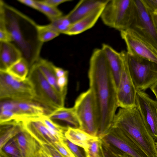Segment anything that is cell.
I'll return each instance as SVG.
<instances>
[{
	"label": "cell",
	"mask_w": 157,
	"mask_h": 157,
	"mask_svg": "<svg viewBox=\"0 0 157 157\" xmlns=\"http://www.w3.org/2000/svg\"><path fill=\"white\" fill-rule=\"evenodd\" d=\"M88 75L95 101L98 132L102 135L111 128L118 106L117 88L101 48L95 49L92 52Z\"/></svg>",
	"instance_id": "1"
},
{
	"label": "cell",
	"mask_w": 157,
	"mask_h": 157,
	"mask_svg": "<svg viewBox=\"0 0 157 157\" xmlns=\"http://www.w3.org/2000/svg\"><path fill=\"white\" fill-rule=\"evenodd\" d=\"M118 128L131 137L148 157H157L155 141L146 127L136 106L120 108L111 128Z\"/></svg>",
	"instance_id": "2"
},
{
	"label": "cell",
	"mask_w": 157,
	"mask_h": 157,
	"mask_svg": "<svg viewBox=\"0 0 157 157\" xmlns=\"http://www.w3.org/2000/svg\"><path fill=\"white\" fill-rule=\"evenodd\" d=\"M136 11L134 0H108L100 17L105 25L121 32L130 28Z\"/></svg>",
	"instance_id": "3"
},
{
	"label": "cell",
	"mask_w": 157,
	"mask_h": 157,
	"mask_svg": "<svg viewBox=\"0 0 157 157\" xmlns=\"http://www.w3.org/2000/svg\"><path fill=\"white\" fill-rule=\"evenodd\" d=\"M27 78L33 87V101L42 105L48 115L64 107L66 97L57 92L49 83L35 62L30 66Z\"/></svg>",
	"instance_id": "4"
},
{
	"label": "cell",
	"mask_w": 157,
	"mask_h": 157,
	"mask_svg": "<svg viewBox=\"0 0 157 157\" xmlns=\"http://www.w3.org/2000/svg\"><path fill=\"white\" fill-rule=\"evenodd\" d=\"M127 54L128 70L137 90L150 88L157 82V63Z\"/></svg>",
	"instance_id": "5"
},
{
	"label": "cell",
	"mask_w": 157,
	"mask_h": 157,
	"mask_svg": "<svg viewBox=\"0 0 157 157\" xmlns=\"http://www.w3.org/2000/svg\"><path fill=\"white\" fill-rule=\"evenodd\" d=\"M33 85L27 78L18 79L6 71H0V99L16 101L33 100Z\"/></svg>",
	"instance_id": "6"
},
{
	"label": "cell",
	"mask_w": 157,
	"mask_h": 157,
	"mask_svg": "<svg viewBox=\"0 0 157 157\" xmlns=\"http://www.w3.org/2000/svg\"><path fill=\"white\" fill-rule=\"evenodd\" d=\"M73 107L80 121L81 129L92 135L97 136L98 128L95 105L90 89L78 96Z\"/></svg>",
	"instance_id": "7"
},
{
	"label": "cell",
	"mask_w": 157,
	"mask_h": 157,
	"mask_svg": "<svg viewBox=\"0 0 157 157\" xmlns=\"http://www.w3.org/2000/svg\"><path fill=\"white\" fill-rule=\"evenodd\" d=\"M129 55L157 63V49L133 29H129L120 32Z\"/></svg>",
	"instance_id": "8"
},
{
	"label": "cell",
	"mask_w": 157,
	"mask_h": 157,
	"mask_svg": "<svg viewBox=\"0 0 157 157\" xmlns=\"http://www.w3.org/2000/svg\"><path fill=\"white\" fill-rule=\"evenodd\" d=\"M122 70L120 83L117 91V104L121 108L128 109L136 106L137 90L130 75L127 62V52H120Z\"/></svg>",
	"instance_id": "9"
},
{
	"label": "cell",
	"mask_w": 157,
	"mask_h": 157,
	"mask_svg": "<svg viewBox=\"0 0 157 157\" xmlns=\"http://www.w3.org/2000/svg\"><path fill=\"white\" fill-rule=\"evenodd\" d=\"M136 14L130 29L137 32L157 49V31L152 14L142 0H134Z\"/></svg>",
	"instance_id": "10"
},
{
	"label": "cell",
	"mask_w": 157,
	"mask_h": 157,
	"mask_svg": "<svg viewBox=\"0 0 157 157\" xmlns=\"http://www.w3.org/2000/svg\"><path fill=\"white\" fill-rule=\"evenodd\" d=\"M136 106L153 138L157 141V102L144 91L137 90Z\"/></svg>",
	"instance_id": "11"
},
{
	"label": "cell",
	"mask_w": 157,
	"mask_h": 157,
	"mask_svg": "<svg viewBox=\"0 0 157 157\" xmlns=\"http://www.w3.org/2000/svg\"><path fill=\"white\" fill-rule=\"evenodd\" d=\"M118 137L109 131L103 135L108 142L117 147L128 157H148L141 148L129 136L118 128H114Z\"/></svg>",
	"instance_id": "12"
},
{
	"label": "cell",
	"mask_w": 157,
	"mask_h": 157,
	"mask_svg": "<svg viewBox=\"0 0 157 157\" xmlns=\"http://www.w3.org/2000/svg\"><path fill=\"white\" fill-rule=\"evenodd\" d=\"M39 117L23 120L22 122L25 128L41 145L52 144L60 141Z\"/></svg>",
	"instance_id": "13"
},
{
	"label": "cell",
	"mask_w": 157,
	"mask_h": 157,
	"mask_svg": "<svg viewBox=\"0 0 157 157\" xmlns=\"http://www.w3.org/2000/svg\"><path fill=\"white\" fill-rule=\"evenodd\" d=\"M14 137L23 157H40L41 144L24 128Z\"/></svg>",
	"instance_id": "14"
},
{
	"label": "cell",
	"mask_w": 157,
	"mask_h": 157,
	"mask_svg": "<svg viewBox=\"0 0 157 157\" xmlns=\"http://www.w3.org/2000/svg\"><path fill=\"white\" fill-rule=\"evenodd\" d=\"M108 0L80 1L67 15L72 23L89 14L94 10L105 6Z\"/></svg>",
	"instance_id": "15"
},
{
	"label": "cell",
	"mask_w": 157,
	"mask_h": 157,
	"mask_svg": "<svg viewBox=\"0 0 157 157\" xmlns=\"http://www.w3.org/2000/svg\"><path fill=\"white\" fill-rule=\"evenodd\" d=\"M16 101V115L20 121L25 119L38 118L48 114L47 110L42 105L33 100Z\"/></svg>",
	"instance_id": "16"
},
{
	"label": "cell",
	"mask_w": 157,
	"mask_h": 157,
	"mask_svg": "<svg viewBox=\"0 0 157 157\" xmlns=\"http://www.w3.org/2000/svg\"><path fill=\"white\" fill-rule=\"evenodd\" d=\"M105 55L117 90L120 80L122 62L120 52L108 44H103L101 48Z\"/></svg>",
	"instance_id": "17"
},
{
	"label": "cell",
	"mask_w": 157,
	"mask_h": 157,
	"mask_svg": "<svg viewBox=\"0 0 157 157\" xmlns=\"http://www.w3.org/2000/svg\"><path fill=\"white\" fill-rule=\"evenodd\" d=\"M22 57L21 52L15 45L0 42V71H6Z\"/></svg>",
	"instance_id": "18"
},
{
	"label": "cell",
	"mask_w": 157,
	"mask_h": 157,
	"mask_svg": "<svg viewBox=\"0 0 157 157\" xmlns=\"http://www.w3.org/2000/svg\"><path fill=\"white\" fill-rule=\"evenodd\" d=\"M104 7H101L94 10L87 15L72 23L65 34L69 36L78 35L92 27L99 18L100 17Z\"/></svg>",
	"instance_id": "19"
},
{
	"label": "cell",
	"mask_w": 157,
	"mask_h": 157,
	"mask_svg": "<svg viewBox=\"0 0 157 157\" xmlns=\"http://www.w3.org/2000/svg\"><path fill=\"white\" fill-rule=\"evenodd\" d=\"M53 121H61L66 123L68 126L81 129L80 121L74 107L58 108L47 115Z\"/></svg>",
	"instance_id": "20"
},
{
	"label": "cell",
	"mask_w": 157,
	"mask_h": 157,
	"mask_svg": "<svg viewBox=\"0 0 157 157\" xmlns=\"http://www.w3.org/2000/svg\"><path fill=\"white\" fill-rule=\"evenodd\" d=\"M65 136L70 141L82 148L86 153L88 152L90 142L98 138L81 129L71 127H68Z\"/></svg>",
	"instance_id": "21"
},
{
	"label": "cell",
	"mask_w": 157,
	"mask_h": 157,
	"mask_svg": "<svg viewBox=\"0 0 157 157\" xmlns=\"http://www.w3.org/2000/svg\"><path fill=\"white\" fill-rule=\"evenodd\" d=\"M6 16V23L7 28L11 34L14 41L27 56L29 55V49L27 42L24 38L21 33L17 18L13 16Z\"/></svg>",
	"instance_id": "22"
},
{
	"label": "cell",
	"mask_w": 157,
	"mask_h": 157,
	"mask_svg": "<svg viewBox=\"0 0 157 157\" xmlns=\"http://www.w3.org/2000/svg\"><path fill=\"white\" fill-rule=\"evenodd\" d=\"M43 75L49 83L59 93L66 97V94L62 93L57 85L56 76L51 62L41 58H37L35 62Z\"/></svg>",
	"instance_id": "23"
},
{
	"label": "cell",
	"mask_w": 157,
	"mask_h": 157,
	"mask_svg": "<svg viewBox=\"0 0 157 157\" xmlns=\"http://www.w3.org/2000/svg\"><path fill=\"white\" fill-rule=\"evenodd\" d=\"M0 124V149L24 128L22 122L12 121Z\"/></svg>",
	"instance_id": "24"
},
{
	"label": "cell",
	"mask_w": 157,
	"mask_h": 157,
	"mask_svg": "<svg viewBox=\"0 0 157 157\" xmlns=\"http://www.w3.org/2000/svg\"><path fill=\"white\" fill-rule=\"evenodd\" d=\"M29 68L28 62L22 57L9 67L6 71L18 79L24 80L27 77Z\"/></svg>",
	"instance_id": "25"
},
{
	"label": "cell",
	"mask_w": 157,
	"mask_h": 157,
	"mask_svg": "<svg viewBox=\"0 0 157 157\" xmlns=\"http://www.w3.org/2000/svg\"><path fill=\"white\" fill-rule=\"evenodd\" d=\"M29 20L35 26L37 38L40 42H44L48 41L57 37L60 34L51 29L48 24L43 25H36L31 20L29 19Z\"/></svg>",
	"instance_id": "26"
},
{
	"label": "cell",
	"mask_w": 157,
	"mask_h": 157,
	"mask_svg": "<svg viewBox=\"0 0 157 157\" xmlns=\"http://www.w3.org/2000/svg\"><path fill=\"white\" fill-rule=\"evenodd\" d=\"M0 157H23L14 137L10 139L0 149Z\"/></svg>",
	"instance_id": "27"
},
{
	"label": "cell",
	"mask_w": 157,
	"mask_h": 157,
	"mask_svg": "<svg viewBox=\"0 0 157 157\" xmlns=\"http://www.w3.org/2000/svg\"><path fill=\"white\" fill-rule=\"evenodd\" d=\"M39 118L60 141H63L66 138L65 133L68 127L61 126L56 123L46 115H43Z\"/></svg>",
	"instance_id": "28"
},
{
	"label": "cell",
	"mask_w": 157,
	"mask_h": 157,
	"mask_svg": "<svg viewBox=\"0 0 157 157\" xmlns=\"http://www.w3.org/2000/svg\"><path fill=\"white\" fill-rule=\"evenodd\" d=\"M72 24L67 14L51 21V23L48 25L52 29L60 34H65Z\"/></svg>",
	"instance_id": "29"
},
{
	"label": "cell",
	"mask_w": 157,
	"mask_h": 157,
	"mask_svg": "<svg viewBox=\"0 0 157 157\" xmlns=\"http://www.w3.org/2000/svg\"><path fill=\"white\" fill-rule=\"evenodd\" d=\"M36 10L45 15L51 21L63 16V13L57 7L45 4L41 0H36Z\"/></svg>",
	"instance_id": "30"
},
{
	"label": "cell",
	"mask_w": 157,
	"mask_h": 157,
	"mask_svg": "<svg viewBox=\"0 0 157 157\" xmlns=\"http://www.w3.org/2000/svg\"><path fill=\"white\" fill-rule=\"evenodd\" d=\"M101 144L99 138L91 141L89 144L88 151L86 153V155L90 157H100L99 151Z\"/></svg>",
	"instance_id": "31"
},
{
	"label": "cell",
	"mask_w": 157,
	"mask_h": 157,
	"mask_svg": "<svg viewBox=\"0 0 157 157\" xmlns=\"http://www.w3.org/2000/svg\"><path fill=\"white\" fill-rule=\"evenodd\" d=\"M52 145L64 157H76L63 141L56 142Z\"/></svg>",
	"instance_id": "32"
},
{
	"label": "cell",
	"mask_w": 157,
	"mask_h": 157,
	"mask_svg": "<svg viewBox=\"0 0 157 157\" xmlns=\"http://www.w3.org/2000/svg\"><path fill=\"white\" fill-rule=\"evenodd\" d=\"M14 121L20 122L14 113L7 110H0V124Z\"/></svg>",
	"instance_id": "33"
},
{
	"label": "cell",
	"mask_w": 157,
	"mask_h": 157,
	"mask_svg": "<svg viewBox=\"0 0 157 157\" xmlns=\"http://www.w3.org/2000/svg\"><path fill=\"white\" fill-rule=\"evenodd\" d=\"M43 150L51 157H64L52 144H41Z\"/></svg>",
	"instance_id": "34"
},
{
	"label": "cell",
	"mask_w": 157,
	"mask_h": 157,
	"mask_svg": "<svg viewBox=\"0 0 157 157\" xmlns=\"http://www.w3.org/2000/svg\"><path fill=\"white\" fill-rule=\"evenodd\" d=\"M63 141L66 144L76 157H84L82 154L77 145L72 143L65 138Z\"/></svg>",
	"instance_id": "35"
},
{
	"label": "cell",
	"mask_w": 157,
	"mask_h": 157,
	"mask_svg": "<svg viewBox=\"0 0 157 157\" xmlns=\"http://www.w3.org/2000/svg\"><path fill=\"white\" fill-rule=\"evenodd\" d=\"M146 8L152 14L157 13V0H142Z\"/></svg>",
	"instance_id": "36"
},
{
	"label": "cell",
	"mask_w": 157,
	"mask_h": 157,
	"mask_svg": "<svg viewBox=\"0 0 157 157\" xmlns=\"http://www.w3.org/2000/svg\"><path fill=\"white\" fill-rule=\"evenodd\" d=\"M67 82L68 75L57 78V86L61 91L65 94H67Z\"/></svg>",
	"instance_id": "37"
},
{
	"label": "cell",
	"mask_w": 157,
	"mask_h": 157,
	"mask_svg": "<svg viewBox=\"0 0 157 157\" xmlns=\"http://www.w3.org/2000/svg\"><path fill=\"white\" fill-rule=\"evenodd\" d=\"M41 1L45 4L55 7H57L58 6L62 3L72 1L71 0H43Z\"/></svg>",
	"instance_id": "38"
},
{
	"label": "cell",
	"mask_w": 157,
	"mask_h": 157,
	"mask_svg": "<svg viewBox=\"0 0 157 157\" xmlns=\"http://www.w3.org/2000/svg\"><path fill=\"white\" fill-rule=\"evenodd\" d=\"M53 67L55 75L57 78L68 75V72L67 71L56 66L54 64Z\"/></svg>",
	"instance_id": "39"
},
{
	"label": "cell",
	"mask_w": 157,
	"mask_h": 157,
	"mask_svg": "<svg viewBox=\"0 0 157 157\" xmlns=\"http://www.w3.org/2000/svg\"><path fill=\"white\" fill-rule=\"evenodd\" d=\"M20 3L36 10L37 6L35 0H18Z\"/></svg>",
	"instance_id": "40"
},
{
	"label": "cell",
	"mask_w": 157,
	"mask_h": 157,
	"mask_svg": "<svg viewBox=\"0 0 157 157\" xmlns=\"http://www.w3.org/2000/svg\"><path fill=\"white\" fill-rule=\"evenodd\" d=\"M150 88L155 94L156 98V101L157 102V82Z\"/></svg>",
	"instance_id": "41"
},
{
	"label": "cell",
	"mask_w": 157,
	"mask_h": 157,
	"mask_svg": "<svg viewBox=\"0 0 157 157\" xmlns=\"http://www.w3.org/2000/svg\"><path fill=\"white\" fill-rule=\"evenodd\" d=\"M40 157H51L42 148L40 151Z\"/></svg>",
	"instance_id": "42"
},
{
	"label": "cell",
	"mask_w": 157,
	"mask_h": 157,
	"mask_svg": "<svg viewBox=\"0 0 157 157\" xmlns=\"http://www.w3.org/2000/svg\"><path fill=\"white\" fill-rule=\"evenodd\" d=\"M152 15L153 20L157 31V13H153L152 14Z\"/></svg>",
	"instance_id": "43"
},
{
	"label": "cell",
	"mask_w": 157,
	"mask_h": 157,
	"mask_svg": "<svg viewBox=\"0 0 157 157\" xmlns=\"http://www.w3.org/2000/svg\"><path fill=\"white\" fill-rule=\"evenodd\" d=\"M101 144L100 145V150H101V155H102V157H108V156L106 154L103 152V151H102V148Z\"/></svg>",
	"instance_id": "44"
},
{
	"label": "cell",
	"mask_w": 157,
	"mask_h": 157,
	"mask_svg": "<svg viewBox=\"0 0 157 157\" xmlns=\"http://www.w3.org/2000/svg\"><path fill=\"white\" fill-rule=\"evenodd\" d=\"M155 144L157 152V142H155Z\"/></svg>",
	"instance_id": "45"
},
{
	"label": "cell",
	"mask_w": 157,
	"mask_h": 157,
	"mask_svg": "<svg viewBox=\"0 0 157 157\" xmlns=\"http://www.w3.org/2000/svg\"><path fill=\"white\" fill-rule=\"evenodd\" d=\"M86 157H90L88 155H86Z\"/></svg>",
	"instance_id": "46"
},
{
	"label": "cell",
	"mask_w": 157,
	"mask_h": 157,
	"mask_svg": "<svg viewBox=\"0 0 157 157\" xmlns=\"http://www.w3.org/2000/svg\"><path fill=\"white\" fill-rule=\"evenodd\" d=\"M124 157H128L127 156L125 155H124Z\"/></svg>",
	"instance_id": "47"
}]
</instances>
